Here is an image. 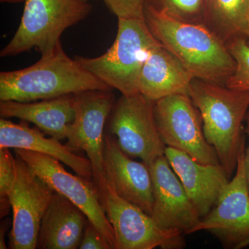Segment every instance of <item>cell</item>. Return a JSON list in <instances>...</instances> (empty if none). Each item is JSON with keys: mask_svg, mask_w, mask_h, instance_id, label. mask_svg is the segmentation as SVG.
Masks as SVG:
<instances>
[{"mask_svg": "<svg viewBox=\"0 0 249 249\" xmlns=\"http://www.w3.org/2000/svg\"><path fill=\"white\" fill-rule=\"evenodd\" d=\"M40 129L31 128L27 121L15 124L0 119V148H20L50 156L71 168L76 175L93 181L89 159L77 155L76 150L63 145L58 139L46 138Z\"/></svg>", "mask_w": 249, "mask_h": 249, "instance_id": "2e32d148", "label": "cell"}, {"mask_svg": "<svg viewBox=\"0 0 249 249\" xmlns=\"http://www.w3.org/2000/svg\"><path fill=\"white\" fill-rule=\"evenodd\" d=\"M14 152L53 191L65 196L81 209L112 249H115L114 229L108 220L101 195L92 180L69 173L61 161L50 156L20 148H15Z\"/></svg>", "mask_w": 249, "mask_h": 249, "instance_id": "ba28073f", "label": "cell"}, {"mask_svg": "<svg viewBox=\"0 0 249 249\" xmlns=\"http://www.w3.org/2000/svg\"><path fill=\"white\" fill-rule=\"evenodd\" d=\"M103 168L106 182L118 196L151 215L153 193L148 165L132 160L109 134H105Z\"/></svg>", "mask_w": 249, "mask_h": 249, "instance_id": "5bb4252c", "label": "cell"}, {"mask_svg": "<svg viewBox=\"0 0 249 249\" xmlns=\"http://www.w3.org/2000/svg\"><path fill=\"white\" fill-rule=\"evenodd\" d=\"M109 132L121 150L147 165L165 155L155 115V101L139 93L116 101L109 115Z\"/></svg>", "mask_w": 249, "mask_h": 249, "instance_id": "8992f818", "label": "cell"}, {"mask_svg": "<svg viewBox=\"0 0 249 249\" xmlns=\"http://www.w3.org/2000/svg\"><path fill=\"white\" fill-rule=\"evenodd\" d=\"M102 203L114 229L115 249H180L183 232L162 229L151 216L116 194L107 183Z\"/></svg>", "mask_w": 249, "mask_h": 249, "instance_id": "30bf717a", "label": "cell"}, {"mask_svg": "<svg viewBox=\"0 0 249 249\" xmlns=\"http://www.w3.org/2000/svg\"><path fill=\"white\" fill-rule=\"evenodd\" d=\"M111 90L74 94L76 115L65 144L76 151L86 152L92 166L93 181L101 198L107 186L103 168L104 127L116 103Z\"/></svg>", "mask_w": 249, "mask_h": 249, "instance_id": "9c48e42d", "label": "cell"}, {"mask_svg": "<svg viewBox=\"0 0 249 249\" xmlns=\"http://www.w3.org/2000/svg\"><path fill=\"white\" fill-rule=\"evenodd\" d=\"M80 249H112L109 242L88 219L80 242Z\"/></svg>", "mask_w": 249, "mask_h": 249, "instance_id": "d4e9b609", "label": "cell"}, {"mask_svg": "<svg viewBox=\"0 0 249 249\" xmlns=\"http://www.w3.org/2000/svg\"><path fill=\"white\" fill-rule=\"evenodd\" d=\"M165 156L198 214L204 217L216 206L230 181L222 165L203 164L170 147H165Z\"/></svg>", "mask_w": 249, "mask_h": 249, "instance_id": "9a60e30c", "label": "cell"}, {"mask_svg": "<svg viewBox=\"0 0 249 249\" xmlns=\"http://www.w3.org/2000/svg\"><path fill=\"white\" fill-rule=\"evenodd\" d=\"M193 78L180 60L159 43L149 50L143 62L139 92L155 102L173 94H188Z\"/></svg>", "mask_w": 249, "mask_h": 249, "instance_id": "e0dca14e", "label": "cell"}, {"mask_svg": "<svg viewBox=\"0 0 249 249\" xmlns=\"http://www.w3.org/2000/svg\"><path fill=\"white\" fill-rule=\"evenodd\" d=\"M247 42H248V44L249 45V12H248V20H247Z\"/></svg>", "mask_w": 249, "mask_h": 249, "instance_id": "83f0119b", "label": "cell"}, {"mask_svg": "<svg viewBox=\"0 0 249 249\" xmlns=\"http://www.w3.org/2000/svg\"><path fill=\"white\" fill-rule=\"evenodd\" d=\"M83 1H88V0H83Z\"/></svg>", "mask_w": 249, "mask_h": 249, "instance_id": "f1b7e54d", "label": "cell"}, {"mask_svg": "<svg viewBox=\"0 0 249 249\" xmlns=\"http://www.w3.org/2000/svg\"><path fill=\"white\" fill-rule=\"evenodd\" d=\"M188 95L200 111L205 137L230 178L245 149L242 123L249 109V90L193 78Z\"/></svg>", "mask_w": 249, "mask_h": 249, "instance_id": "3957f363", "label": "cell"}, {"mask_svg": "<svg viewBox=\"0 0 249 249\" xmlns=\"http://www.w3.org/2000/svg\"><path fill=\"white\" fill-rule=\"evenodd\" d=\"M118 19L115 40L106 53L96 58L75 59L111 89L132 96L139 93V77L149 50L160 42L145 19Z\"/></svg>", "mask_w": 249, "mask_h": 249, "instance_id": "277c9868", "label": "cell"}, {"mask_svg": "<svg viewBox=\"0 0 249 249\" xmlns=\"http://www.w3.org/2000/svg\"><path fill=\"white\" fill-rule=\"evenodd\" d=\"M5 226H6L5 224L1 225V231H1V233H0V235H1V236H0V249H7L4 242L5 231H6L7 228L5 227Z\"/></svg>", "mask_w": 249, "mask_h": 249, "instance_id": "4316f807", "label": "cell"}, {"mask_svg": "<svg viewBox=\"0 0 249 249\" xmlns=\"http://www.w3.org/2000/svg\"><path fill=\"white\" fill-rule=\"evenodd\" d=\"M245 152V149L240 152L235 176L228 183L217 204L201 218L192 232H211L227 249H241L249 246V191Z\"/></svg>", "mask_w": 249, "mask_h": 249, "instance_id": "8fae6325", "label": "cell"}, {"mask_svg": "<svg viewBox=\"0 0 249 249\" xmlns=\"http://www.w3.org/2000/svg\"><path fill=\"white\" fill-rule=\"evenodd\" d=\"M108 9L119 18L144 19L145 0H103Z\"/></svg>", "mask_w": 249, "mask_h": 249, "instance_id": "cb8c5ba5", "label": "cell"}, {"mask_svg": "<svg viewBox=\"0 0 249 249\" xmlns=\"http://www.w3.org/2000/svg\"><path fill=\"white\" fill-rule=\"evenodd\" d=\"M228 47L236 62V68L225 85L231 89L249 90V45L247 40L237 39Z\"/></svg>", "mask_w": 249, "mask_h": 249, "instance_id": "603a6c76", "label": "cell"}, {"mask_svg": "<svg viewBox=\"0 0 249 249\" xmlns=\"http://www.w3.org/2000/svg\"><path fill=\"white\" fill-rule=\"evenodd\" d=\"M157 128L165 146L186 152L203 164H219L205 137L201 113L188 94L178 93L155 102Z\"/></svg>", "mask_w": 249, "mask_h": 249, "instance_id": "52a82bcc", "label": "cell"}, {"mask_svg": "<svg viewBox=\"0 0 249 249\" xmlns=\"http://www.w3.org/2000/svg\"><path fill=\"white\" fill-rule=\"evenodd\" d=\"M107 89H112L68 56L61 44L30 67L0 73V101L34 102Z\"/></svg>", "mask_w": 249, "mask_h": 249, "instance_id": "7a4b0ae2", "label": "cell"}, {"mask_svg": "<svg viewBox=\"0 0 249 249\" xmlns=\"http://www.w3.org/2000/svg\"><path fill=\"white\" fill-rule=\"evenodd\" d=\"M246 119H247V128L245 129V132L248 135L249 145L245 152V164L246 178H247V186H248L249 191V109Z\"/></svg>", "mask_w": 249, "mask_h": 249, "instance_id": "484cf974", "label": "cell"}, {"mask_svg": "<svg viewBox=\"0 0 249 249\" xmlns=\"http://www.w3.org/2000/svg\"><path fill=\"white\" fill-rule=\"evenodd\" d=\"M17 179L10 196L13 211L9 235L11 249H35L41 222L53 197L54 191L16 155Z\"/></svg>", "mask_w": 249, "mask_h": 249, "instance_id": "7c38bea8", "label": "cell"}, {"mask_svg": "<svg viewBox=\"0 0 249 249\" xmlns=\"http://www.w3.org/2000/svg\"><path fill=\"white\" fill-rule=\"evenodd\" d=\"M88 221L76 205L54 191L41 222L36 249H79Z\"/></svg>", "mask_w": 249, "mask_h": 249, "instance_id": "d6986e66", "label": "cell"}, {"mask_svg": "<svg viewBox=\"0 0 249 249\" xmlns=\"http://www.w3.org/2000/svg\"><path fill=\"white\" fill-rule=\"evenodd\" d=\"M17 179V160L9 148H0V208L1 218L11 209L10 196Z\"/></svg>", "mask_w": 249, "mask_h": 249, "instance_id": "7402d4cb", "label": "cell"}, {"mask_svg": "<svg viewBox=\"0 0 249 249\" xmlns=\"http://www.w3.org/2000/svg\"><path fill=\"white\" fill-rule=\"evenodd\" d=\"M145 5L173 19L204 24V0H145Z\"/></svg>", "mask_w": 249, "mask_h": 249, "instance_id": "44dd1931", "label": "cell"}, {"mask_svg": "<svg viewBox=\"0 0 249 249\" xmlns=\"http://www.w3.org/2000/svg\"><path fill=\"white\" fill-rule=\"evenodd\" d=\"M75 115L74 94L42 100L40 102H0L1 118H18L32 123L44 133L59 141L68 138Z\"/></svg>", "mask_w": 249, "mask_h": 249, "instance_id": "ac0fdd59", "label": "cell"}, {"mask_svg": "<svg viewBox=\"0 0 249 249\" xmlns=\"http://www.w3.org/2000/svg\"><path fill=\"white\" fill-rule=\"evenodd\" d=\"M249 0H204V25L229 46L247 40Z\"/></svg>", "mask_w": 249, "mask_h": 249, "instance_id": "ffe728a7", "label": "cell"}, {"mask_svg": "<svg viewBox=\"0 0 249 249\" xmlns=\"http://www.w3.org/2000/svg\"><path fill=\"white\" fill-rule=\"evenodd\" d=\"M144 19L156 40L193 78L226 85L233 74L236 62L229 47L204 24L173 19L147 5Z\"/></svg>", "mask_w": 249, "mask_h": 249, "instance_id": "6da1fadb", "label": "cell"}, {"mask_svg": "<svg viewBox=\"0 0 249 249\" xmlns=\"http://www.w3.org/2000/svg\"><path fill=\"white\" fill-rule=\"evenodd\" d=\"M24 11L17 31L0 52L1 58L35 49L41 55L60 44L64 31L88 17L92 5L83 0H19Z\"/></svg>", "mask_w": 249, "mask_h": 249, "instance_id": "5b68a950", "label": "cell"}, {"mask_svg": "<svg viewBox=\"0 0 249 249\" xmlns=\"http://www.w3.org/2000/svg\"><path fill=\"white\" fill-rule=\"evenodd\" d=\"M148 166L153 193L150 216L162 229L192 234L201 218L169 161L160 156Z\"/></svg>", "mask_w": 249, "mask_h": 249, "instance_id": "4fadbf2b", "label": "cell"}]
</instances>
